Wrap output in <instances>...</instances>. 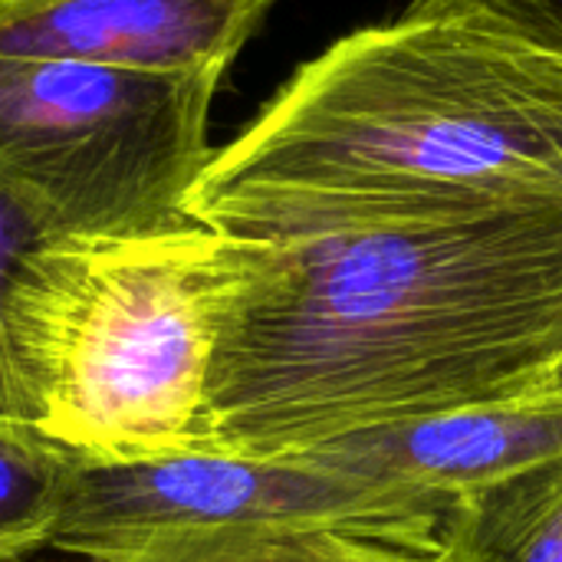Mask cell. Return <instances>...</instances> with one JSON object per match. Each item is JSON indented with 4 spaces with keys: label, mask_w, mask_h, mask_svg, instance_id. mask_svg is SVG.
<instances>
[{
    "label": "cell",
    "mask_w": 562,
    "mask_h": 562,
    "mask_svg": "<svg viewBox=\"0 0 562 562\" xmlns=\"http://www.w3.org/2000/svg\"><path fill=\"white\" fill-rule=\"evenodd\" d=\"M562 207L257 240L198 451L296 454L366 428L550 398Z\"/></svg>",
    "instance_id": "1"
},
{
    "label": "cell",
    "mask_w": 562,
    "mask_h": 562,
    "mask_svg": "<svg viewBox=\"0 0 562 562\" xmlns=\"http://www.w3.org/2000/svg\"><path fill=\"white\" fill-rule=\"evenodd\" d=\"M562 207V59L412 13L303 63L211 155L184 214L244 240Z\"/></svg>",
    "instance_id": "2"
},
{
    "label": "cell",
    "mask_w": 562,
    "mask_h": 562,
    "mask_svg": "<svg viewBox=\"0 0 562 562\" xmlns=\"http://www.w3.org/2000/svg\"><path fill=\"white\" fill-rule=\"evenodd\" d=\"M254 247L194 221L43 244L13 300L36 425L86 458L198 451L221 323Z\"/></svg>",
    "instance_id": "3"
},
{
    "label": "cell",
    "mask_w": 562,
    "mask_h": 562,
    "mask_svg": "<svg viewBox=\"0 0 562 562\" xmlns=\"http://www.w3.org/2000/svg\"><path fill=\"white\" fill-rule=\"evenodd\" d=\"M221 76H142L0 56V181L53 237H132L181 227L211 161Z\"/></svg>",
    "instance_id": "4"
},
{
    "label": "cell",
    "mask_w": 562,
    "mask_h": 562,
    "mask_svg": "<svg viewBox=\"0 0 562 562\" xmlns=\"http://www.w3.org/2000/svg\"><path fill=\"white\" fill-rule=\"evenodd\" d=\"M451 507V497L300 454H76L53 547L92 562H132L231 533H329L445 557Z\"/></svg>",
    "instance_id": "5"
},
{
    "label": "cell",
    "mask_w": 562,
    "mask_h": 562,
    "mask_svg": "<svg viewBox=\"0 0 562 562\" xmlns=\"http://www.w3.org/2000/svg\"><path fill=\"white\" fill-rule=\"evenodd\" d=\"M270 7L273 0H0V56L224 76Z\"/></svg>",
    "instance_id": "6"
},
{
    "label": "cell",
    "mask_w": 562,
    "mask_h": 562,
    "mask_svg": "<svg viewBox=\"0 0 562 562\" xmlns=\"http://www.w3.org/2000/svg\"><path fill=\"white\" fill-rule=\"evenodd\" d=\"M296 454L458 501L562 461V402L537 398L425 415L342 435Z\"/></svg>",
    "instance_id": "7"
},
{
    "label": "cell",
    "mask_w": 562,
    "mask_h": 562,
    "mask_svg": "<svg viewBox=\"0 0 562 562\" xmlns=\"http://www.w3.org/2000/svg\"><path fill=\"white\" fill-rule=\"evenodd\" d=\"M448 562H562V461L458 497Z\"/></svg>",
    "instance_id": "8"
},
{
    "label": "cell",
    "mask_w": 562,
    "mask_h": 562,
    "mask_svg": "<svg viewBox=\"0 0 562 562\" xmlns=\"http://www.w3.org/2000/svg\"><path fill=\"white\" fill-rule=\"evenodd\" d=\"M76 451L33 422L0 418V562L53 547Z\"/></svg>",
    "instance_id": "9"
},
{
    "label": "cell",
    "mask_w": 562,
    "mask_h": 562,
    "mask_svg": "<svg viewBox=\"0 0 562 562\" xmlns=\"http://www.w3.org/2000/svg\"><path fill=\"white\" fill-rule=\"evenodd\" d=\"M49 240L56 237L46 227V221L33 211V204L0 181V418L33 422V425H36V405L16 352L13 300L26 260Z\"/></svg>",
    "instance_id": "10"
},
{
    "label": "cell",
    "mask_w": 562,
    "mask_h": 562,
    "mask_svg": "<svg viewBox=\"0 0 562 562\" xmlns=\"http://www.w3.org/2000/svg\"><path fill=\"white\" fill-rule=\"evenodd\" d=\"M132 562H448L329 533H231L168 547Z\"/></svg>",
    "instance_id": "11"
},
{
    "label": "cell",
    "mask_w": 562,
    "mask_h": 562,
    "mask_svg": "<svg viewBox=\"0 0 562 562\" xmlns=\"http://www.w3.org/2000/svg\"><path fill=\"white\" fill-rule=\"evenodd\" d=\"M408 10L477 16L562 59V0H412Z\"/></svg>",
    "instance_id": "12"
},
{
    "label": "cell",
    "mask_w": 562,
    "mask_h": 562,
    "mask_svg": "<svg viewBox=\"0 0 562 562\" xmlns=\"http://www.w3.org/2000/svg\"><path fill=\"white\" fill-rule=\"evenodd\" d=\"M550 398H560L562 402V362L557 366V372H553V382H550Z\"/></svg>",
    "instance_id": "13"
}]
</instances>
